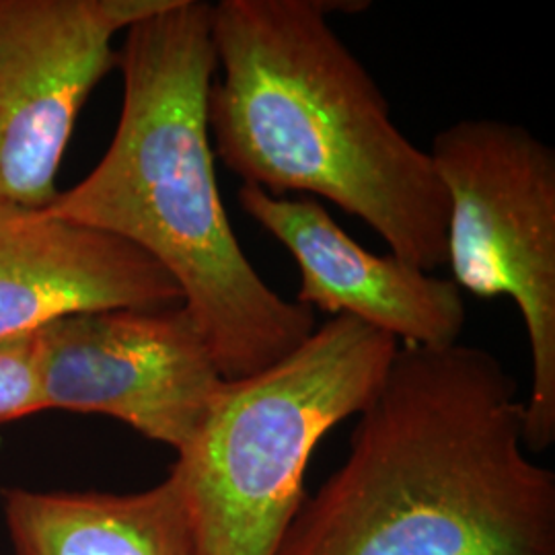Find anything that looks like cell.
I'll return each instance as SVG.
<instances>
[{
	"label": "cell",
	"mask_w": 555,
	"mask_h": 555,
	"mask_svg": "<svg viewBox=\"0 0 555 555\" xmlns=\"http://www.w3.org/2000/svg\"><path fill=\"white\" fill-rule=\"evenodd\" d=\"M278 555H555V474L490 350L401 346Z\"/></svg>",
	"instance_id": "obj_1"
},
{
	"label": "cell",
	"mask_w": 555,
	"mask_h": 555,
	"mask_svg": "<svg viewBox=\"0 0 555 555\" xmlns=\"http://www.w3.org/2000/svg\"><path fill=\"white\" fill-rule=\"evenodd\" d=\"M118 68L124 101L109 149L46 210L121 238L165 268L220 377L261 373L300 348L318 321L259 276L220 198L208 130L219 73L210 2L173 0L134 23Z\"/></svg>",
	"instance_id": "obj_2"
},
{
	"label": "cell",
	"mask_w": 555,
	"mask_h": 555,
	"mask_svg": "<svg viewBox=\"0 0 555 555\" xmlns=\"http://www.w3.org/2000/svg\"><path fill=\"white\" fill-rule=\"evenodd\" d=\"M354 0H219L210 34L220 79L208 93L215 157L272 196L334 202L396 258L447 266L449 196L435 163L391 119L377 80L330 17Z\"/></svg>",
	"instance_id": "obj_3"
},
{
	"label": "cell",
	"mask_w": 555,
	"mask_h": 555,
	"mask_svg": "<svg viewBox=\"0 0 555 555\" xmlns=\"http://www.w3.org/2000/svg\"><path fill=\"white\" fill-rule=\"evenodd\" d=\"M397 348L393 337L336 315L276 364L220 385L169 472L194 555H278L321 438L366 408Z\"/></svg>",
	"instance_id": "obj_4"
},
{
	"label": "cell",
	"mask_w": 555,
	"mask_h": 555,
	"mask_svg": "<svg viewBox=\"0 0 555 555\" xmlns=\"http://www.w3.org/2000/svg\"><path fill=\"white\" fill-rule=\"evenodd\" d=\"M449 196L447 266L459 291L515 300L529 339L525 444L555 442V151L506 119L442 128L428 153Z\"/></svg>",
	"instance_id": "obj_5"
},
{
	"label": "cell",
	"mask_w": 555,
	"mask_h": 555,
	"mask_svg": "<svg viewBox=\"0 0 555 555\" xmlns=\"http://www.w3.org/2000/svg\"><path fill=\"white\" fill-rule=\"evenodd\" d=\"M34 337L46 410L116 417L176 453L224 383L183 305L80 311Z\"/></svg>",
	"instance_id": "obj_6"
},
{
	"label": "cell",
	"mask_w": 555,
	"mask_h": 555,
	"mask_svg": "<svg viewBox=\"0 0 555 555\" xmlns=\"http://www.w3.org/2000/svg\"><path fill=\"white\" fill-rule=\"evenodd\" d=\"M173 0H0V204L46 210L114 40Z\"/></svg>",
	"instance_id": "obj_7"
},
{
	"label": "cell",
	"mask_w": 555,
	"mask_h": 555,
	"mask_svg": "<svg viewBox=\"0 0 555 555\" xmlns=\"http://www.w3.org/2000/svg\"><path fill=\"white\" fill-rule=\"evenodd\" d=\"M241 210L278 238L297 261V302L350 315L401 346L459 344L467 307L453 280L391 256H377L350 237L318 199L272 196L241 185Z\"/></svg>",
	"instance_id": "obj_8"
},
{
	"label": "cell",
	"mask_w": 555,
	"mask_h": 555,
	"mask_svg": "<svg viewBox=\"0 0 555 555\" xmlns=\"http://www.w3.org/2000/svg\"><path fill=\"white\" fill-rule=\"evenodd\" d=\"M178 305V282L139 247L48 210L0 204V337L80 311Z\"/></svg>",
	"instance_id": "obj_9"
},
{
	"label": "cell",
	"mask_w": 555,
	"mask_h": 555,
	"mask_svg": "<svg viewBox=\"0 0 555 555\" xmlns=\"http://www.w3.org/2000/svg\"><path fill=\"white\" fill-rule=\"evenodd\" d=\"M15 555H194L178 486L134 494L2 492Z\"/></svg>",
	"instance_id": "obj_10"
},
{
	"label": "cell",
	"mask_w": 555,
	"mask_h": 555,
	"mask_svg": "<svg viewBox=\"0 0 555 555\" xmlns=\"http://www.w3.org/2000/svg\"><path fill=\"white\" fill-rule=\"evenodd\" d=\"M43 408L34 334L0 337V424L34 416Z\"/></svg>",
	"instance_id": "obj_11"
}]
</instances>
